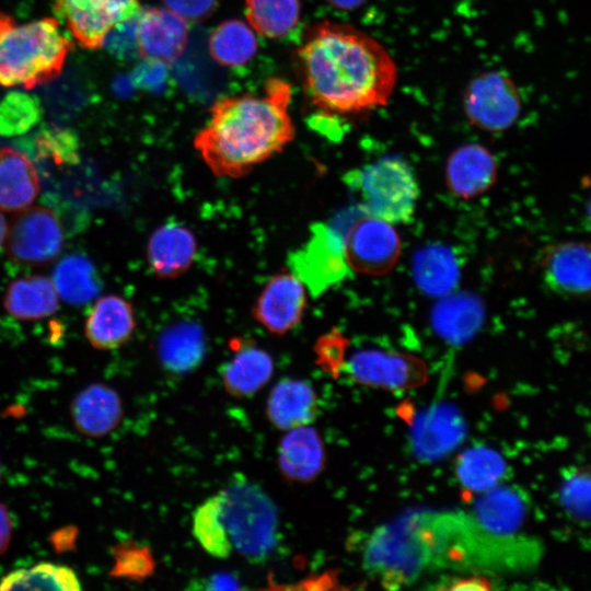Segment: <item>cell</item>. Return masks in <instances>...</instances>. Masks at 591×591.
I'll use <instances>...</instances> for the list:
<instances>
[{
    "instance_id": "27",
    "label": "cell",
    "mask_w": 591,
    "mask_h": 591,
    "mask_svg": "<svg viewBox=\"0 0 591 591\" xmlns=\"http://www.w3.org/2000/svg\"><path fill=\"white\" fill-rule=\"evenodd\" d=\"M38 192L39 178L31 160L12 148L0 149V210L21 211Z\"/></svg>"
},
{
    "instance_id": "7",
    "label": "cell",
    "mask_w": 591,
    "mask_h": 591,
    "mask_svg": "<svg viewBox=\"0 0 591 591\" xmlns=\"http://www.w3.org/2000/svg\"><path fill=\"white\" fill-rule=\"evenodd\" d=\"M288 265L313 298L351 273L345 258L341 234L323 222L312 224L309 240L289 254Z\"/></svg>"
},
{
    "instance_id": "12",
    "label": "cell",
    "mask_w": 591,
    "mask_h": 591,
    "mask_svg": "<svg viewBox=\"0 0 591 591\" xmlns=\"http://www.w3.org/2000/svg\"><path fill=\"white\" fill-rule=\"evenodd\" d=\"M63 242L56 215L46 207H27L13 219L7 235L10 256L26 264H44L54 259Z\"/></svg>"
},
{
    "instance_id": "40",
    "label": "cell",
    "mask_w": 591,
    "mask_h": 591,
    "mask_svg": "<svg viewBox=\"0 0 591 591\" xmlns=\"http://www.w3.org/2000/svg\"><path fill=\"white\" fill-rule=\"evenodd\" d=\"M349 340L337 329L321 336L315 343V363L331 376L337 379L346 361Z\"/></svg>"
},
{
    "instance_id": "25",
    "label": "cell",
    "mask_w": 591,
    "mask_h": 591,
    "mask_svg": "<svg viewBox=\"0 0 591 591\" xmlns=\"http://www.w3.org/2000/svg\"><path fill=\"white\" fill-rule=\"evenodd\" d=\"M484 308L471 293H450L440 299L431 312V325L436 333L452 345L470 340L480 328Z\"/></svg>"
},
{
    "instance_id": "28",
    "label": "cell",
    "mask_w": 591,
    "mask_h": 591,
    "mask_svg": "<svg viewBox=\"0 0 591 591\" xmlns=\"http://www.w3.org/2000/svg\"><path fill=\"white\" fill-rule=\"evenodd\" d=\"M3 305L7 312L18 320H39L56 312L58 293L54 282L47 277L20 278L8 287Z\"/></svg>"
},
{
    "instance_id": "44",
    "label": "cell",
    "mask_w": 591,
    "mask_h": 591,
    "mask_svg": "<svg viewBox=\"0 0 591 591\" xmlns=\"http://www.w3.org/2000/svg\"><path fill=\"white\" fill-rule=\"evenodd\" d=\"M237 582L231 575L218 573L207 580L206 589H239Z\"/></svg>"
},
{
    "instance_id": "30",
    "label": "cell",
    "mask_w": 591,
    "mask_h": 591,
    "mask_svg": "<svg viewBox=\"0 0 591 591\" xmlns=\"http://www.w3.org/2000/svg\"><path fill=\"white\" fill-rule=\"evenodd\" d=\"M413 276L422 292L442 298L454 291L460 271L451 251L443 246L432 245L416 253Z\"/></svg>"
},
{
    "instance_id": "8",
    "label": "cell",
    "mask_w": 591,
    "mask_h": 591,
    "mask_svg": "<svg viewBox=\"0 0 591 591\" xmlns=\"http://www.w3.org/2000/svg\"><path fill=\"white\" fill-rule=\"evenodd\" d=\"M55 18L71 37L85 49L105 45L117 26L140 13L139 0H53Z\"/></svg>"
},
{
    "instance_id": "22",
    "label": "cell",
    "mask_w": 591,
    "mask_h": 591,
    "mask_svg": "<svg viewBox=\"0 0 591 591\" xmlns=\"http://www.w3.org/2000/svg\"><path fill=\"white\" fill-rule=\"evenodd\" d=\"M278 466L289 480H314L325 466L324 444L317 430L309 425L288 430L279 443Z\"/></svg>"
},
{
    "instance_id": "15",
    "label": "cell",
    "mask_w": 591,
    "mask_h": 591,
    "mask_svg": "<svg viewBox=\"0 0 591 591\" xmlns=\"http://www.w3.org/2000/svg\"><path fill=\"white\" fill-rule=\"evenodd\" d=\"M305 308V286L293 274L280 273L265 285L253 315L269 333L280 336L300 323Z\"/></svg>"
},
{
    "instance_id": "42",
    "label": "cell",
    "mask_w": 591,
    "mask_h": 591,
    "mask_svg": "<svg viewBox=\"0 0 591 591\" xmlns=\"http://www.w3.org/2000/svg\"><path fill=\"white\" fill-rule=\"evenodd\" d=\"M439 589L441 590H489L491 581L484 576L459 577L448 581Z\"/></svg>"
},
{
    "instance_id": "18",
    "label": "cell",
    "mask_w": 591,
    "mask_h": 591,
    "mask_svg": "<svg viewBox=\"0 0 591 591\" xmlns=\"http://www.w3.org/2000/svg\"><path fill=\"white\" fill-rule=\"evenodd\" d=\"M230 348L234 356L221 368L223 386L232 396H252L270 380L273 358L253 341L239 337L230 340Z\"/></svg>"
},
{
    "instance_id": "2",
    "label": "cell",
    "mask_w": 591,
    "mask_h": 591,
    "mask_svg": "<svg viewBox=\"0 0 591 591\" xmlns=\"http://www.w3.org/2000/svg\"><path fill=\"white\" fill-rule=\"evenodd\" d=\"M290 99V84L271 78L262 95L219 100L211 107L209 123L194 139L195 149L215 175H246L293 140Z\"/></svg>"
},
{
    "instance_id": "11",
    "label": "cell",
    "mask_w": 591,
    "mask_h": 591,
    "mask_svg": "<svg viewBox=\"0 0 591 591\" xmlns=\"http://www.w3.org/2000/svg\"><path fill=\"white\" fill-rule=\"evenodd\" d=\"M343 240L350 270L362 275L387 274L402 251L401 237L392 223L369 215L357 220Z\"/></svg>"
},
{
    "instance_id": "1",
    "label": "cell",
    "mask_w": 591,
    "mask_h": 591,
    "mask_svg": "<svg viewBox=\"0 0 591 591\" xmlns=\"http://www.w3.org/2000/svg\"><path fill=\"white\" fill-rule=\"evenodd\" d=\"M297 66L310 102L327 114H360L390 100L397 69L386 49L364 32L324 21L309 30Z\"/></svg>"
},
{
    "instance_id": "36",
    "label": "cell",
    "mask_w": 591,
    "mask_h": 591,
    "mask_svg": "<svg viewBox=\"0 0 591 591\" xmlns=\"http://www.w3.org/2000/svg\"><path fill=\"white\" fill-rule=\"evenodd\" d=\"M557 496L569 519L582 524L591 523V466L563 467Z\"/></svg>"
},
{
    "instance_id": "38",
    "label": "cell",
    "mask_w": 591,
    "mask_h": 591,
    "mask_svg": "<svg viewBox=\"0 0 591 591\" xmlns=\"http://www.w3.org/2000/svg\"><path fill=\"white\" fill-rule=\"evenodd\" d=\"M114 565L109 575L115 578H126L141 582L152 576L155 560L149 546L132 540L124 541L112 548Z\"/></svg>"
},
{
    "instance_id": "13",
    "label": "cell",
    "mask_w": 591,
    "mask_h": 591,
    "mask_svg": "<svg viewBox=\"0 0 591 591\" xmlns=\"http://www.w3.org/2000/svg\"><path fill=\"white\" fill-rule=\"evenodd\" d=\"M545 286L570 298L591 296V242H557L544 248L540 259Z\"/></svg>"
},
{
    "instance_id": "37",
    "label": "cell",
    "mask_w": 591,
    "mask_h": 591,
    "mask_svg": "<svg viewBox=\"0 0 591 591\" xmlns=\"http://www.w3.org/2000/svg\"><path fill=\"white\" fill-rule=\"evenodd\" d=\"M42 107L36 97L13 91L0 101V135L12 137L30 131L42 118Z\"/></svg>"
},
{
    "instance_id": "9",
    "label": "cell",
    "mask_w": 591,
    "mask_h": 591,
    "mask_svg": "<svg viewBox=\"0 0 591 591\" xmlns=\"http://www.w3.org/2000/svg\"><path fill=\"white\" fill-rule=\"evenodd\" d=\"M463 107L472 125L499 132L517 121L522 103L519 90L508 74L489 71L476 76L466 85Z\"/></svg>"
},
{
    "instance_id": "23",
    "label": "cell",
    "mask_w": 591,
    "mask_h": 591,
    "mask_svg": "<svg viewBox=\"0 0 591 591\" xmlns=\"http://www.w3.org/2000/svg\"><path fill=\"white\" fill-rule=\"evenodd\" d=\"M266 415L279 430L312 424L317 415V396L304 380L286 378L275 384L266 403Z\"/></svg>"
},
{
    "instance_id": "46",
    "label": "cell",
    "mask_w": 591,
    "mask_h": 591,
    "mask_svg": "<svg viewBox=\"0 0 591 591\" xmlns=\"http://www.w3.org/2000/svg\"><path fill=\"white\" fill-rule=\"evenodd\" d=\"M7 235H8V224L4 217L0 212V248L3 246L7 240Z\"/></svg>"
},
{
    "instance_id": "20",
    "label": "cell",
    "mask_w": 591,
    "mask_h": 591,
    "mask_svg": "<svg viewBox=\"0 0 591 591\" xmlns=\"http://www.w3.org/2000/svg\"><path fill=\"white\" fill-rule=\"evenodd\" d=\"M70 413L79 432L100 438L112 432L120 424L123 404L114 389L102 383H93L76 395Z\"/></svg>"
},
{
    "instance_id": "10",
    "label": "cell",
    "mask_w": 591,
    "mask_h": 591,
    "mask_svg": "<svg viewBox=\"0 0 591 591\" xmlns=\"http://www.w3.org/2000/svg\"><path fill=\"white\" fill-rule=\"evenodd\" d=\"M343 372L357 384L392 392L417 389L428 380V367L419 357L381 349L355 351Z\"/></svg>"
},
{
    "instance_id": "5",
    "label": "cell",
    "mask_w": 591,
    "mask_h": 591,
    "mask_svg": "<svg viewBox=\"0 0 591 591\" xmlns=\"http://www.w3.org/2000/svg\"><path fill=\"white\" fill-rule=\"evenodd\" d=\"M359 196L361 209L390 223L408 222L419 197L417 178L401 158L386 157L344 177Z\"/></svg>"
},
{
    "instance_id": "17",
    "label": "cell",
    "mask_w": 591,
    "mask_h": 591,
    "mask_svg": "<svg viewBox=\"0 0 591 591\" xmlns=\"http://www.w3.org/2000/svg\"><path fill=\"white\" fill-rule=\"evenodd\" d=\"M464 436L461 414L452 406L439 404L422 413L413 425V450L421 460H437L457 447Z\"/></svg>"
},
{
    "instance_id": "29",
    "label": "cell",
    "mask_w": 591,
    "mask_h": 591,
    "mask_svg": "<svg viewBox=\"0 0 591 591\" xmlns=\"http://www.w3.org/2000/svg\"><path fill=\"white\" fill-rule=\"evenodd\" d=\"M454 471L465 490L480 494L502 484L511 474L502 455L486 447H472L459 454Z\"/></svg>"
},
{
    "instance_id": "41",
    "label": "cell",
    "mask_w": 591,
    "mask_h": 591,
    "mask_svg": "<svg viewBox=\"0 0 591 591\" xmlns=\"http://www.w3.org/2000/svg\"><path fill=\"white\" fill-rule=\"evenodd\" d=\"M167 9L186 21H200L208 18L217 8L219 0H162Z\"/></svg>"
},
{
    "instance_id": "4",
    "label": "cell",
    "mask_w": 591,
    "mask_h": 591,
    "mask_svg": "<svg viewBox=\"0 0 591 591\" xmlns=\"http://www.w3.org/2000/svg\"><path fill=\"white\" fill-rule=\"evenodd\" d=\"M220 493L222 520L233 551L252 563L266 560L278 541L279 514L271 498L240 475Z\"/></svg>"
},
{
    "instance_id": "19",
    "label": "cell",
    "mask_w": 591,
    "mask_h": 591,
    "mask_svg": "<svg viewBox=\"0 0 591 591\" xmlns=\"http://www.w3.org/2000/svg\"><path fill=\"white\" fill-rule=\"evenodd\" d=\"M531 500L524 489L498 485L478 497L472 517L485 530L496 534H514L523 524Z\"/></svg>"
},
{
    "instance_id": "26",
    "label": "cell",
    "mask_w": 591,
    "mask_h": 591,
    "mask_svg": "<svg viewBox=\"0 0 591 591\" xmlns=\"http://www.w3.org/2000/svg\"><path fill=\"white\" fill-rule=\"evenodd\" d=\"M206 338L201 326L193 321H179L165 328L158 339V357L171 373L184 374L202 361Z\"/></svg>"
},
{
    "instance_id": "24",
    "label": "cell",
    "mask_w": 591,
    "mask_h": 591,
    "mask_svg": "<svg viewBox=\"0 0 591 591\" xmlns=\"http://www.w3.org/2000/svg\"><path fill=\"white\" fill-rule=\"evenodd\" d=\"M136 327L131 304L119 296L100 298L91 309L84 325L89 343L100 350L123 346Z\"/></svg>"
},
{
    "instance_id": "45",
    "label": "cell",
    "mask_w": 591,
    "mask_h": 591,
    "mask_svg": "<svg viewBox=\"0 0 591 591\" xmlns=\"http://www.w3.org/2000/svg\"><path fill=\"white\" fill-rule=\"evenodd\" d=\"M331 5L341 10H354L362 5L367 0H325Z\"/></svg>"
},
{
    "instance_id": "39",
    "label": "cell",
    "mask_w": 591,
    "mask_h": 591,
    "mask_svg": "<svg viewBox=\"0 0 591 591\" xmlns=\"http://www.w3.org/2000/svg\"><path fill=\"white\" fill-rule=\"evenodd\" d=\"M37 147L44 157L53 159L56 164H74L79 161L78 139L69 130L50 129L42 132Z\"/></svg>"
},
{
    "instance_id": "43",
    "label": "cell",
    "mask_w": 591,
    "mask_h": 591,
    "mask_svg": "<svg viewBox=\"0 0 591 591\" xmlns=\"http://www.w3.org/2000/svg\"><path fill=\"white\" fill-rule=\"evenodd\" d=\"M12 534V522L7 508L0 502V556L8 549Z\"/></svg>"
},
{
    "instance_id": "33",
    "label": "cell",
    "mask_w": 591,
    "mask_h": 591,
    "mask_svg": "<svg viewBox=\"0 0 591 591\" xmlns=\"http://www.w3.org/2000/svg\"><path fill=\"white\" fill-rule=\"evenodd\" d=\"M80 580L70 567L39 563L30 568L15 569L0 581V590H62L78 591Z\"/></svg>"
},
{
    "instance_id": "3",
    "label": "cell",
    "mask_w": 591,
    "mask_h": 591,
    "mask_svg": "<svg viewBox=\"0 0 591 591\" xmlns=\"http://www.w3.org/2000/svg\"><path fill=\"white\" fill-rule=\"evenodd\" d=\"M60 25L55 16L19 23L0 12L1 86L31 90L59 77L73 46Z\"/></svg>"
},
{
    "instance_id": "6",
    "label": "cell",
    "mask_w": 591,
    "mask_h": 591,
    "mask_svg": "<svg viewBox=\"0 0 591 591\" xmlns=\"http://www.w3.org/2000/svg\"><path fill=\"white\" fill-rule=\"evenodd\" d=\"M363 566L385 588L392 589L414 581L429 567L414 514L383 525L371 534L363 552Z\"/></svg>"
},
{
    "instance_id": "47",
    "label": "cell",
    "mask_w": 591,
    "mask_h": 591,
    "mask_svg": "<svg viewBox=\"0 0 591 591\" xmlns=\"http://www.w3.org/2000/svg\"><path fill=\"white\" fill-rule=\"evenodd\" d=\"M588 216H589V220L591 222V201H590L589 208H588Z\"/></svg>"
},
{
    "instance_id": "21",
    "label": "cell",
    "mask_w": 591,
    "mask_h": 591,
    "mask_svg": "<svg viewBox=\"0 0 591 591\" xmlns=\"http://www.w3.org/2000/svg\"><path fill=\"white\" fill-rule=\"evenodd\" d=\"M197 242L194 233L176 221L159 227L150 236L147 248L151 270L160 278H175L194 262Z\"/></svg>"
},
{
    "instance_id": "14",
    "label": "cell",
    "mask_w": 591,
    "mask_h": 591,
    "mask_svg": "<svg viewBox=\"0 0 591 591\" xmlns=\"http://www.w3.org/2000/svg\"><path fill=\"white\" fill-rule=\"evenodd\" d=\"M187 40V21L167 8L144 9L136 19L137 50L146 60L170 65L183 54Z\"/></svg>"
},
{
    "instance_id": "35",
    "label": "cell",
    "mask_w": 591,
    "mask_h": 591,
    "mask_svg": "<svg viewBox=\"0 0 591 591\" xmlns=\"http://www.w3.org/2000/svg\"><path fill=\"white\" fill-rule=\"evenodd\" d=\"M222 495L207 498L193 514V534L206 553L218 559L231 556L233 547L222 520Z\"/></svg>"
},
{
    "instance_id": "32",
    "label": "cell",
    "mask_w": 591,
    "mask_h": 591,
    "mask_svg": "<svg viewBox=\"0 0 591 591\" xmlns=\"http://www.w3.org/2000/svg\"><path fill=\"white\" fill-rule=\"evenodd\" d=\"M257 50L252 28L241 20L219 24L209 36L212 59L224 67H239L248 62Z\"/></svg>"
},
{
    "instance_id": "34",
    "label": "cell",
    "mask_w": 591,
    "mask_h": 591,
    "mask_svg": "<svg viewBox=\"0 0 591 591\" xmlns=\"http://www.w3.org/2000/svg\"><path fill=\"white\" fill-rule=\"evenodd\" d=\"M300 14L299 0H245L251 27L268 38H280L292 31Z\"/></svg>"
},
{
    "instance_id": "16",
    "label": "cell",
    "mask_w": 591,
    "mask_h": 591,
    "mask_svg": "<svg viewBox=\"0 0 591 591\" xmlns=\"http://www.w3.org/2000/svg\"><path fill=\"white\" fill-rule=\"evenodd\" d=\"M497 173L494 155L478 143H467L456 148L448 158L445 179L453 195L471 199L491 188Z\"/></svg>"
},
{
    "instance_id": "31",
    "label": "cell",
    "mask_w": 591,
    "mask_h": 591,
    "mask_svg": "<svg viewBox=\"0 0 591 591\" xmlns=\"http://www.w3.org/2000/svg\"><path fill=\"white\" fill-rule=\"evenodd\" d=\"M58 296L71 304H84L101 290V281L93 264L84 256L73 254L61 259L53 275Z\"/></svg>"
}]
</instances>
